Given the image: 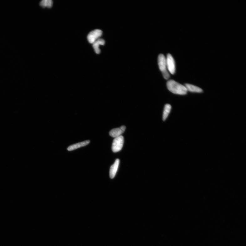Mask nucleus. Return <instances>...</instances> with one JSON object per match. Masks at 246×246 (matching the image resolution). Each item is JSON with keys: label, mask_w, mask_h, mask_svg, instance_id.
Masks as SVG:
<instances>
[{"label": "nucleus", "mask_w": 246, "mask_h": 246, "mask_svg": "<svg viewBox=\"0 0 246 246\" xmlns=\"http://www.w3.org/2000/svg\"><path fill=\"white\" fill-rule=\"evenodd\" d=\"M53 1L51 0H43L40 3V5L45 8L47 7L48 8H51L53 5Z\"/></svg>", "instance_id": "12"}, {"label": "nucleus", "mask_w": 246, "mask_h": 246, "mask_svg": "<svg viewBox=\"0 0 246 246\" xmlns=\"http://www.w3.org/2000/svg\"><path fill=\"white\" fill-rule=\"evenodd\" d=\"M158 62L159 69L162 72L164 78L166 80L168 79L170 75L167 69L165 56L163 54H160L158 57Z\"/></svg>", "instance_id": "2"}, {"label": "nucleus", "mask_w": 246, "mask_h": 246, "mask_svg": "<svg viewBox=\"0 0 246 246\" xmlns=\"http://www.w3.org/2000/svg\"><path fill=\"white\" fill-rule=\"evenodd\" d=\"M167 85L168 90L174 94L185 95L187 94L188 91L185 85L174 80H169L167 82Z\"/></svg>", "instance_id": "1"}, {"label": "nucleus", "mask_w": 246, "mask_h": 246, "mask_svg": "<svg viewBox=\"0 0 246 246\" xmlns=\"http://www.w3.org/2000/svg\"><path fill=\"white\" fill-rule=\"evenodd\" d=\"M102 32L100 29H95L89 33L87 39L89 43L93 44L99 39L102 35Z\"/></svg>", "instance_id": "5"}, {"label": "nucleus", "mask_w": 246, "mask_h": 246, "mask_svg": "<svg viewBox=\"0 0 246 246\" xmlns=\"http://www.w3.org/2000/svg\"><path fill=\"white\" fill-rule=\"evenodd\" d=\"M126 129V126H123L121 127L111 130L110 132V136L115 138L121 136L124 133Z\"/></svg>", "instance_id": "6"}, {"label": "nucleus", "mask_w": 246, "mask_h": 246, "mask_svg": "<svg viewBox=\"0 0 246 246\" xmlns=\"http://www.w3.org/2000/svg\"><path fill=\"white\" fill-rule=\"evenodd\" d=\"M171 109V106L169 104H167L164 107L163 114V120L165 121L168 117Z\"/></svg>", "instance_id": "11"}, {"label": "nucleus", "mask_w": 246, "mask_h": 246, "mask_svg": "<svg viewBox=\"0 0 246 246\" xmlns=\"http://www.w3.org/2000/svg\"><path fill=\"white\" fill-rule=\"evenodd\" d=\"M90 142V141L89 140H87L83 141L79 143H77L71 145L68 148V150L70 151L76 150L78 148L81 147L85 146H87Z\"/></svg>", "instance_id": "9"}, {"label": "nucleus", "mask_w": 246, "mask_h": 246, "mask_svg": "<svg viewBox=\"0 0 246 246\" xmlns=\"http://www.w3.org/2000/svg\"><path fill=\"white\" fill-rule=\"evenodd\" d=\"M167 66V70L171 74L176 73V66L174 59L172 55L170 54L167 55L166 58Z\"/></svg>", "instance_id": "4"}, {"label": "nucleus", "mask_w": 246, "mask_h": 246, "mask_svg": "<svg viewBox=\"0 0 246 246\" xmlns=\"http://www.w3.org/2000/svg\"><path fill=\"white\" fill-rule=\"evenodd\" d=\"M124 141V137L122 136L115 138L112 145V150L113 152H117L121 150Z\"/></svg>", "instance_id": "3"}, {"label": "nucleus", "mask_w": 246, "mask_h": 246, "mask_svg": "<svg viewBox=\"0 0 246 246\" xmlns=\"http://www.w3.org/2000/svg\"><path fill=\"white\" fill-rule=\"evenodd\" d=\"M105 44V41L102 39H99L92 44L93 47L96 54H99L100 53V50L99 48L100 46H103Z\"/></svg>", "instance_id": "8"}, {"label": "nucleus", "mask_w": 246, "mask_h": 246, "mask_svg": "<svg viewBox=\"0 0 246 246\" xmlns=\"http://www.w3.org/2000/svg\"><path fill=\"white\" fill-rule=\"evenodd\" d=\"M187 90L190 92L200 93L203 92L202 89L192 84H186L185 85Z\"/></svg>", "instance_id": "10"}, {"label": "nucleus", "mask_w": 246, "mask_h": 246, "mask_svg": "<svg viewBox=\"0 0 246 246\" xmlns=\"http://www.w3.org/2000/svg\"><path fill=\"white\" fill-rule=\"evenodd\" d=\"M120 160L117 159L113 165H112L110 170V177L111 179L113 178L115 176L118 168Z\"/></svg>", "instance_id": "7"}]
</instances>
